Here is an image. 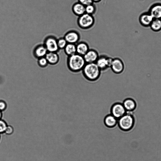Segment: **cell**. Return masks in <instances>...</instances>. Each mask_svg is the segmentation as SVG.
<instances>
[{
	"label": "cell",
	"mask_w": 161,
	"mask_h": 161,
	"mask_svg": "<svg viewBox=\"0 0 161 161\" xmlns=\"http://www.w3.org/2000/svg\"><path fill=\"white\" fill-rule=\"evenodd\" d=\"M95 20L93 15L85 13L78 16L77 23L79 27L83 30L92 27L94 25Z\"/></svg>",
	"instance_id": "obj_4"
},
{
	"label": "cell",
	"mask_w": 161,
	"mask_h": 161,
	"mask_svg": "<svg viewBox=\"0 0 161 161\" xmlns=\"http://www.w3.org/2000/svg\"><path fill=\"white\" fill-rule=\"evenodd\" d=\"M7 125L5 121L0 119V134L4 133Z\"/></svg>",
	"instance_id": "obj_24"
},
{
	"label": "cell",
	"mask_w": 161,
	"mask_h": 161,
	"mask_svg": "<svg viewBox=\"0 0 161 161\" xmlns=\"http://www.w3.org/2000/svg\"><path fill=\"white\" fill-rule=\"evenodd\" d=\"M118 119L111 114L106 115L104 119V123L107 127L112 128L117 124Z\"/></svg>",
	"instance_id": "obj_14"
},
{
	"label": "cell",
	"mask_w": 161,
	"mask_h": 161,
	"mask_svg": "<svg viewBox=\"0 0 161 161\" xmlns=\"http://www.w3.org/2000/svg\"><path fill=\"white\" fill-rule=\"evenodd\" d=\"M44 46L48 52H56L59 49L57 44V40L52 36L47 37L44 41Z\"/></svg>",
	"instance_id": "obj_7"
},
{
	"label": "cell",
	"mask_w": 161,
	"mask_h": 161,
	"mask_svg": "<svg viewBox=\"0 0 161 161\" xmlns=\"http://www.w3.org/2000/svg\"><path fill=\"white\" fill-rule=\"evenodd\" d=\"M47 52L48 51L44 45L37 46L34 51L35 56L38 58L45 57Z\"/></svg>",
	"instance_id": "obj_17"
},
{
	"label": "cell",
	"mask_w": 161,
	"mask_h": 161,
	"mask_svg": "<svg viewBox=\"0 0 161 161\" xmlns=\"http://www.w3.org/2000/svg\"><path fill=\"white\" fill-rule=\"evenodd\" d=\"M110 114L118 119L125 114L127 112L122 103L116 102L111 106Z\"/></svg>",
	"instance_id": "obj_6"
},
{
	"label": "cell",
	"mask_w": 161,
	"mask_h": 161,
	"mask_svg": "<svg viewBox=\"0 0 161 161\" xmlns=\"http://www.w3.org/2000/svg\"><path fill=\"white\" fill-rule=\"evenodd\" d=\"M151 29L155 32L161 30V19H153L150 26Z\"/></svg>",
	"instance_id": "obj_20"
},
{
	"label": "cell",
	"mask_w": 161,
	"mask_h": 161,
	"mask_svg": "<svg viewBox=\"0 0 161 161\" xmlns=\"http://www.w3.org/2000/svg\"><path fill=\"white\" fill-rule=\"evenodd\" d=\"M93 2L94 3H98L100 2L102 0H92Z\"/></svg>",
	"instance_id": "obj_28"
},
{
	"label": "cell",
	"mask_w": 161,
	"mask_h": 161,
	"mask_svg": "<svg viewBox=\"0 0 161 161\" xmlns=\"http://www.w3.org/2000/svg\"><path fill=\"white\" fill-rule=\"evenodd\" d=\"M101 71L96 63H86L82 70L84 78L92 82L96 81L99 78Z\"/></svg>",
	"instance_id": "obj_1"
},
{
	"label": "cell",
	"mask_w": 161,
	"mask_h": 161,
	"mask_svg": "<svg viewBox=\"0 0 161 161\" xmlns=\"http://www.w3.org/2000/svg\"><path fill=\"white\" fill-rule=\"evenodd\" d=\"M85 6L79 2L74 4L72 8L73 13L79 16L85 13Z\"/></svg>",
	"instance_id": "obj_16"
},
{
	"label": "cell",
	"mask_w": 161,
	"mask_h": 161,
	"mask_svg": "<svg viewBox=\"0 0 161 161\" xmlns=\"http://www.w3.org/2000/svg\"><path fill=\"white\" fill-rule=\"evenodd\" d=\"M153 18L148 12H145L142 13L139 18V22L141 25L145 27L150 26Z\"/></svg>",
	"instance_id": "obj_11"
},
{
	"label": "cell",
	"mask_w": 161,
	"mask_h": 161,
	"mask_svg": "<svg viewBox=\"0 0 161 161\" xmlns=\"http://www.w3.org/2000/svg\"><path fill=\"white\" fill-rule=\"evenodd\" d=\"M2 116V111H0V119H1V118Z\"/></svg>",
	"instance_id": "obj_29"
},
{
	"label": "cell",
	"mask_w": 161,
	"mask_h": 161,
	"mask_svg": "<svg viewBox=\"0 0 161 161\" xmlns=\"http://www.w3.org/2000/svg\"><path fill=\"white\" fill-rule=\"evenodd\" d=\"M99 56L96 50L90 49L83 56L86 63H96Z\"/></svg>",
	"instance_id": "obj_10"
},
{
	"label": "cell",
	"mask_w": 161,
	"mask_h": 161,
	"mask_svg": "<svg viewBox=\"0 0 161 161\" xmlns=\"http://www.w3.org/2000/svg\"><path fill=\"white\" fill-rule=\"evenodd\" d=\"M79 2L85 6L93 3L92 0H78Z\"/></svg>",
	"instance_id": "obj_26"
},
{
	"label": "cell",
	"mask_w": 161,
	"mask_h": 161,
	"mask_svg": "<svg viewBox=\"0 0 161 161\" xmlns=\"http://www.w3.org/2000/svg\"><path fill=\"white\" fill-rule=\"evenodd\" d=\"M110 68L114 73L117 74H120L122 73L124 70V63L120 58H113Z\"/></svg>",
	"instance_id": "obj_8"
},
{
	"label": "cell",
	"mask_w": 161,
	"mask_h": 161,
	"mask_svg": "<svg viewBox=\"0 0 161 161\" xmlns=\"http://www.w3.org/2000/svg\"><path fill=\"white\" fill-rule=\"evenodd\" d=\"M64 50L65 53L68 56L73 55L76 53V44L68 43Z\"/></svg>",
	"instance_id": "obj_19"
},
{
	"label": "cell",
	"mask_w": 161,
	"mask_h": 161,
	"mask_svg": "<svg viewBox=\"0 0 161 161\" xmlns=\"http://www.w3.org/2000/svg\"><path fill=\"white\" fill-rule=\"evenodd\" d=\"M7 107L6 103L3 101L0 100V111H2L5 110Z\"/></svg>",
	"instance_id": "obj_27"
},
{
	"label": "cell",
	"mask_w": 161,
	"mask_h": 161,
	"mask_svg": "<svg viewBox=\"0 0 161 161\" xmlns=\"http://www.w3.org/2000/svg\"><path fill=\"white\" fill-rule=\"evenodd\" d=\"M64 38L68 43L76 44L79 41L80 36L78 31L72 30L67 32L65 35Z\"/></svg>",
	"instance_id": "obj_9"
},
{
	"label": "cell",
	"mask_w": 161,
	"mask_h": 161,
	"mask_svg": "<svg viewBox=\"0 0 161 161\" xmlns=\"http://www.w3.org/2000/svg\"><path fill=\"white\" fill-rule=\"evenodd\" d=\"M45 57L48 63L51 64H56L59 60V57L56 52H48Z\"/></svg>",
	"instance_id": "obj_18"
},
{
	"label": "cell",
	"mask_w": 161,
	"mask_h": 161,
	"mask_svg": "<svg viewBox=\"0 0 161 161\" xmlns=\"http://www.w3.org/2000/svg\"><path fill=\"white\" fill-rule=\"evenodd\" d=\"M113 58L105 55L99 56L96 63L101 71L110 68Z\"/></svg>",
	"instance_id": "obj_5"
},
{
	"label": "cell",
	"mask_w": 161,
	"mask_h": 161,
	"mask_svg": "<svg viewBox=\"0 0 161 161\" xmlns=\"http://www.w3.org/2000/svg\"></svg>",
	"instance_id": "obj_30"
},
{
	"label": "cell",
	"mask_w": 161,
	"mask_h": 161,
	"mask_svg": "<svg viewBox=\"0 0 161 161\" xmlns=\"http://www.w3.org/2000/svg\"><path fill=\"white\" fill-rule=\"evenodd\" d=\"M14 131L13 128L11 125H8L4 133L7 135H9L12 134Z\"/></svg>",
	"instance_id": "obj_25"
},
{
	"label": "cell",
	"mask_w": 161,
	"mask_h": 161,
	"mask_svg": "<svg viewBox=\"0 0 161 161\" xmlns=\"http://www.w3.org/2000/svg\"><path fill=\"white\" fill-rule=\"evenodd\" d=\"M136 123L135 117L132 112L126 113L118 119L117 124L122 130L128 132L132 130Z\"/></svg>",
	"instance_id": "obj_3"
},
{
	"label": "cell",
	"mask_w": 161,
	"mask_h": 161,
	"mask_svg": "<svg viewBox=\"0 0 161 161\" xmlns=\"http://www.w3.org/2000/svg\"><path fill=\"white\" fill-rule=\"evenodd\" d=\"M85 13L93 15L96 11V6L92 3L85 6Z\"/></svg>",
	"instance_id": "obj_21"
},
{
	"label": "cell",
	"mask_w": 161,
	"mask_h": 161,
	"mask_svg": "<svg viewBox=\"0 0 161 161\" xmlns=\"http://www.w3.org/2000/svg\"><path fill=\"white\" fill-rule=\"evenodd\" d=\"M122 103L127 112H133L137 107L136 101L131 98L125 99Z\"/></svg>",
	"instance_id": "obj_12"
},
{
	"label": "cell",
	"mask_w": 161,
	"mask_h": 161,
	"mask_svg": "<svg viewBox=\"0 0 161 161\" xmlns=\"http://www.w3.org/2000/svg\"><path fill=\"white\" fill-rule=\"evenodd\" d=\"M148 12L153 19H161V3H158L152 5Z\"/></svg>",
	"instance_id": "obj_13"
},
{
	"label": "cell",
	"mask_w": 161,
	"mask_h": 161,
	"mask_svg": "<svg viewBox=\"0 0 161 161\" xmlns=\"http://www.w3.org/2000/svg\"><path fill=\"white\" fill-rule=\"evenodd\" d=\"M67 63L69 69L73 73L82 71L86 63L83 56L77 53L68 56Z\"/></svg>",
	"instance_id": "obj_2"
},
{
	"label": "cell",
	"mask_w": 161,
	"mask_h": 161,
	"mask_svg": "<svg viewBox=\"0 0 161 161\" xmlns=\"http://www.w3.org/2000/svg\"><path fill=\"white\" fill-rule=\"evenodd\" d=\"M38 62L39 65L42 67H46L48 64L45 57L39 58Z\"/></svg>",
	"instance_id": "obj_23"
},
{
	"label": "cell",
	"mask_w": 161,
	"mask_h": 161,
	"mask_svg": "<svg viewBox=\"0 0 161 161\" xmlns=\"http://www.w3.org/2000/svg\"><path fill=\"white\" fill-rule=\"evenodd\" d=\"M67 43L64 37L60 38L57 40V44L59 49H64Z\"/></svg>",
	"instance_id": "obj_22"
},
{
	"label": "cell",
	"mask_w": 161,
	"mask_h": 161,
	"mask_svg": "<svg viewBox=\"0 0 161 161\" xmlns=\"http://www.w3.org/2000/svg\"><path fill=\"white\" fill-rule=\"evenodd\" d=\"M76 53L83 56L90 49L88 44L85 42H78L76 44Z\"/></svg>",
	"instance_id": "obj_15"
}]
</instances>
